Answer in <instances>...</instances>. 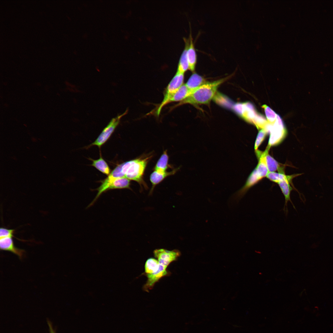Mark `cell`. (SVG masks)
I'll use <instances>...</instances> for the list:
<instances>
[{
    "mask_svg": "<svg viewBox=\"0 0 333 333\" xmlns=\"http://www.w3.org/2000/svg\"><path fill=\"white\" fill-rule=\"evenodd\" d=\"M152 155L150 154L119 164L109 175L114 178H124L138 183L141 188H148L143 176L147 164Z\"/></svg>",
    "mask_w": 333,
    "mask_h": 333,
    "instance_id": "1",
    "label": "cell"
},
{
    "mask_svg": "<svg viewBox=\"0 0 333 333\" xmlns=\"http://www.w3.org/2000/svg\"><path fill=\"white\" fill-rule=\"evenodd\" d=\"M227 78L211 82L206 83L195 90L188 97L174 106V108L184 104H207L214 97L219 86Z\"/></svg>",
    "mask_w": 333,
    "mask_h": 333,
    "instance_id": "2",
    "label": "cell"
},
{
    "mask_svg": "<svg viewBox=\"0 0 333 333\" xmlns=\"http://www.w3.org/2000/svg\"><path fill=\"white\" fill-rule=\"evenodd\" d=\"M101 184L96 190L97 193L88 207L92 206L103 193L114 189L127 188L131 189L130 180L124 178H113L109 175L101 181Z\"/></svg>",
    "mask_w": 333,
    "mask_h": 333,
    "instance_id": "3",
    "label": "cell"
},
{
    "mask_svg": "<svg viewBox=\"0 0 333 333\" xmlns=\"http://www.w3.org/2000/svg\"><path fill=\"white\" fill-rule=\"evenodd\" d=\"M184 74L177 72L167 87L164 93L163 99L158 108L156 114L158 116L163 107L166 104L170 99L183 85Z\"/></svg>",
    "mask_w": 333,
    "mask_h": 333,
    "instance_id": "4",
    "label": "cell"
},
{
    "mask_svg": "<svg viewBox=\"0 0 333 333\" xmlns=\"http://www.w3.org/2000/svg\"><path fill=\"white\" fill-rule=\"evenodd\" d=\"M126 111L121 114L113 118L107 125L104 129L97 139L90 144L88 147L96 146L99 148L104 145L109 139L115 129L119 125L121 118L127 113Z\"/></svg>",
    "mask_w": 333,
    "mask_h": 333,
    "instance_id": "5",
    "label": "cell"
},
{
    "mask_svg": "<svg viewBox=\"0 0 333 333\" xmlns=\"http://www.w3.org/2000/svg\"><path fill=\"white\" fill-rule=\"evenodd\" d=\"M270 135L268 146L277 144L280 142L284 138L286 134V130L281 117L277 114L275 121L273 124L270 131Z\"/></svg>",
    "mask_w": 333,
    "mask_h": 333,
    "instance_id": "6",
    "label": "cell"
},
{
    "mask_svg": "<svg viewBox=\"0 0 333 333\" xmlns=\"http://www.w3.org/2000/svg\"><path fill=\"white\" fill-rule=\"evenodd\" d=\"M153 253L159 264L166 267L177 259L181 254L180 252L178 250L169 251L163 249H156Z\"/></svg>",
    "mask_w": 333,
    "mask_h": 333,
    "instance_id": "7",
    "label": "cell"
},
{
    "mask_svg": "<svg viewBox=\"0 0 333 333\" xmlns=\"http://www.w3.org/2000/svg\"><path fill=\"white\" fill-rule=\"evenodd\" d=\"M185 45L187 46V56L189 65V69L194 72L197 61V55L195 48L191 31L188 39L184 38Z\"/></svg>",
    "mask_w": 333,
    "mask_h": 333,
    "instance_id": "8",
    "label": "cell"
},
{
    "mask_svg": "<svg viewBox=\"0 0 333 333\" xmlns=\"http://www.w3.org/2000/svg\"><path fill=\"white\" fill-rule=\"evenodd\" d=\"M167 267L159 264L158 270L154 273L146 274L147 280L144 286V289L148 291L153 287L154 284L161 278L168 274L166 270Z\"/></svg>",
    "mask_w": 333,
    "mask_h": 333,
    "instance_id": "9",
    "label": "cell"
},
{
    "mask_svg": "<svg viewBox=\"0 0 333 333\" xmlns=\"http://www.w3.org/2000/svg\"><path fill=\"white\" fill-rule=\"evenodd\" d=\"M1 250L10 252L22 259L24 255L25 250L15 246L12 237H7L0 239Z\"/></svg>",
    "mask_w": 333,
    "mask_h": 333,
    "instance_id": "10",
    "label": "cell"
},
{
    "mask_svg": "<svg viewBox=\"0 0 333 333\" xmlns=\"http://www.w3.org/2000/svg\"><path fill=\"white\" fill-rule=\"evenodd\" d=\"M177 169L174 170L170 172H161L154 170L150 174V180L152 183V187L150 192V194L152 193L155 187L157 184L161 183L167 176L174 174Z\"/></svg>",
    "mask_w": 333,
    "mask_h": 333,
    "instance_id": "11",
    "label": "cell"
},
{
    "mask_svg": "<svg viewBox=\"0 0 333 333\" xmlns=\"http://www.w3.org/2000/svg\"><path fill=\"white\" fill-rule=\"evenodd\" d=\"M192 92L187 88L185 84H183L170 99L167 104L173 102H180L188 97Z\"/></svg>",
    "mask_w": 333,
    "mask_h": 333,
    "instance_id": "12",
    "label": "cell"
},
{
    "mask_svg": "<svg viewBox=\"0 0 333 333\" xmlns=\"http://www.w3.org/2000/svg\"><path fill=\"white\" fill-rule=\"evenodd\" d=\"M205 83L204 79L201 76L194 73L190 76L185 84L190 90L193 92Z\"/></svg>",
    "mask_w": 333,
    "mask_h": 333,
    "instance_id": "13",
    "label": "cell"
},
{
    "mask_svg": "<svg viewBox=\"0 0 333 333\" xmlns=\"http://www.w3.org/2000/svg\"><path fill=\"white\" fill-rule=\"evenodd\" d=\"M89 159L92 161V166L107 176L110 174L111 172L110 169L101 155H100V158L94 160L90 158Z\"/></svg>",
    "mask_w": 333,
    "mask_h": 333,
    "instance_id": "14",
    "label": "cell"
},
{
    "mask_svg": "<svg viewBox=\"0 0 333 333\" xmlns=\"http://www.w3.org/2000/svg\"><path fill=\"white\" fill-rule=\"evenodd\" d=\"M278 183L284 196L285 206L287 205L289 201L291 202L293 204L290 197V193L293 189L290 184L291 183V182L288 180L285 179L279 182Z\"/></svg>",
    "mask_w": 333,
    "mask_h": 333,
    "instance_id": "15",
    "label": "cell"
},
{
    "mask_svg": "<svg viewBox=\"0 0 333 333\" xmlns=\"http://www.w3.org/2000/svg\"><path fill=\"white\" fill-rule=\"evenodd\" d=\"M169 157L166 150L163 151L157 162L154 168V170L161 172H166L168 168Z\"/></svg>",
    "mask_w": 333,
    "mask_h": 333,
    "instance_id": "16",
    "label": "cell"
},
{
    "mask_svg": "<svg viewBox=\"0 0 333 333\" xmlns=\"http://www.w3.org/2000/svg\"><path fill=\"white\" fill-rule=\"evenodd\" d=\"M189 69V65L187 56V46L185 48L180 58L177 72L184 74Z\"/></svg>",
    "mask_w": 333,
    "mask_h": 333,
    "instance_id": "17",
    "label": "cell"
},
{
    "mask_svg": "<svg viewBox=\"0 0 333 333\" xmlns=\"http://www.w3.org/2000/svg\"><path fill=\"white\" fill-rule=\"evenodd\" d=\"M297 175H286L281 173L269 172L266 177L270 180L278 183L279 182L285 179L288 180L291 182L293 178Z\"/></svg>",
    "mask_w": 333,
    "mask_h": 333,
    "instance_id": "18",
    "label": "cell"
},
{
    "mask_svg": "<svg viewBox=\"0 0 333 333\" xmlns=\"http://www.w3.org/2000/svg\"><path fill=\"white\" fill-rule=\"evenodd\" d=\"M270 147L268 146L265 150V161L269 172H274L278 169L279 166L278 162L268 154V151Z\"/></svg>",
    "mask_w": 333,
    "mask_h": 333,
    "instance_id": "19",
    "label": "cell"
},
{
    "mask_svg": "<svg viewBox=\"0 0 333 333\" xmlns=\"http://www.w3.org/2000/svg\"><path fill=\"white\" fill-rule=\"evenodd\" d=\"M159 266V264L158 260L154 258L148 259L145 263V272L146 274L155 272L158 269Z\"/></svg>",
    "mask_w": 333,
    "mask_h": 333,
    "instance_id": "20",
    "label": "cell"
},
{
    "mask_svg": "<svg viewBox=\"0 0 333 333\" xmlns=\"http://www.w3.org/2000/svg\"><path fill=\"white\" fill-rule=\"evenodd\" d=\"M262 107L264 109L268 123L273 124L276 120L277 114L271 109L266 105H262Z\"/></svg>",
    "mask_w": 333,
    "mask_h": 333,
    "instance_id": "21",
    "label": "cell"
},
{
    "mask_svg": "<svg viewBox=\"0 0 333 333\" xmlns=\"http://www.w3.org/2000/svg\"><path fill=\"white\" fill-rule=\"evenodd\" d=\"M267 122L263 115L257 113L254 117L253 123L256 125L258 129H264L268 123Z\"/></svg>",
    "mask_w": 333,
    "mask_h": 333,
    "instance_id": "22",
    "label": "cell"
},
{
    "mask_svg": "<svg viewBox=\"0 0 333 333\" xmlns=\"http://www.w3.org/2000/svg\"><path fill=\"white\" fill-rule=\"evenodd\" d=\"M267 133L264 129H261L259 131L255 142L254 149L255 150H257L258 147L264 140Z\"/></svg>",
    "mask_w": 333,
    "mask_h": 333,
    "instance_id": "23",
    "label": "cell"
},
{
    "mask_svg": "<svg viewBox=\"0 0 333 333\" xmlns=\"http://www.w3.org/2000/svg\"><path fill=\"white\" fill-rule=\"evenodd\" d=\"M14 230L1 228L0 229V239L7 237H14L13 236Z\"/></svg>",
    "mask_w": 333,
    "mask_h": 333,
    "instance_id": "24",
    "label": "cell"
},
{
    "mask_svg": "<svg viewBox=\"0 0 333 333\" xmlns=\"http://www.w3.org/2000/svg\"><path fill=\"white\" fill-rule=\"evenodd\" d=\"M47 322L49 327V333H56L55 330L54 329L51 322L48 319Z\"/></svg>",
    "mask_w": 333,
    "mask_h": 333,
    "instance_id": "25",
    "label": "cell"
}]
</instances>
